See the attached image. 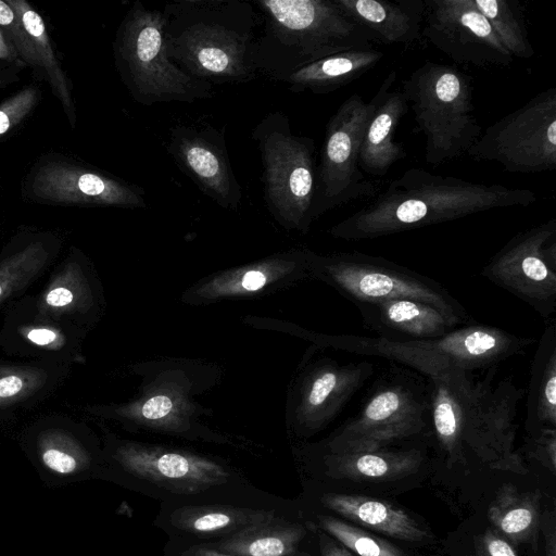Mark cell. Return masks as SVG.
<instances>
[{
    "label": "cell",
    "instance_id": "cb8c5ba5",
    "mask_svg": "<svg viewBox=\"0 0 556 556\" xmlns=\"http://www.w3.org/2000/svg\"><path fill=\"white\" fill-rule=\"evenodd\" d=\"M395 78L396 72H390L374 96L375 109L361 143L359 168L370 176L387 175L406 155L403 146L394 138L408 106L403 93L392 89Z\"/></svg>",
    "mask_w": 556,
    "mask_h": 556
},
{
    "label": "cell",
    "instance_id": "d6a6232c",
    "mask_svg": "<svg viewBox=\"0 0 556 556\" xmlns=\"http://www.w3.org/2000/svg\"><path fill=\"white\" fill-rule=\"evenodd\" d=\"M488 517L496 532L508 542L519 544L531 536L539 523L538 497L505 484L491 503Z\"/></svg>",
    "mask_w": 556,
    "mask_h": 556
},
{
    "label": "cell",
    "instance_id": "e575fe53",
    "mask_svg": "<svg viewBox=\"0 0 556 556\" xmlns=\"http://www.w3.org/2000/svg\"><path fill=\"white\" fill-rule=\"evenodd\" d=\"M321 523L345 548L358 556H406L384 539L341 520L327 517L323 518Z\"/></svg>",
    "mask_w": 556,
    "mask_h": 556
},
{
    "label": "cell",
    "instance_id": "5b68a950",
    "mask_svg": "<svg viewBox=\"0 0 556 556\" xmlns=\"http://www.w3.org/2000/svg\"><path fill=\"white\" fill-rule=\"evenodd\" d=\"M255 5L264 23L255 63L258 72L274 79L283 80L307 64L376 41L336 0H260Z\"/></svg>",
    "mask_w": 556,
    "mask_h": 556
},
{
    "label": "cell",
    "instance_id": "60d3db41",
    "mask_svg": "<svg viewBox=\"0 0 556 556\" xmlns=\"http://www.w3.org/2000/svg\"><path fill=\"white\" fill-rule=\"evenodd\" d=\"M22 66L0 62V92L21 79Z\"/></svg>",
    "mask_w": 556,
    "mask_h": 556
},
{
    "label": "cell",
    "instance_id": "7c38bea8",
    "mask_svg": "<svg viewBox=\"0 0 556 556\" xmlns=\"http://www.w3.org/2000/svg\"><path fill=\"white\" fill-rule=\"evenodd\" d=\"M24 201L52 206L146 208L144 191L60 152L40 155L21 184Z\"/></svg>",
    "mask_w": 556,
    "mask_h": 556
},
{
    "label": "cell",
    "instance_id": "44dd1931",
    "mask_svg": "<svg viewBox=\"0 0 556 556\" xmlns=\"http://www.w3.org/2000/svg\"><path fill=\"white\" fill-rule=\"evenodd\" d=\"M0 27L25 67L49 85L68 125L75 129L77 113L73 83L56 54L43 17L26 0H0Z\"/></svg>",
    "mask_w": 556,
    "mask_h": 556
},
{
    "label": "cell",
    "instance_id": "277c9868",
    "mask_svg": "<svg viewBox=\"0 0 556 556\" xmlns=\"http://www.w3.org/2000/svg\"><path fill=\"white\" fill-rule=\"evenodd\" d=\"M290 331L319 349H333L365 356H378L400 363L428 379L454 370L473 372L496 366L508 357L523 353L535 342L501 328L470 323L444 337L427 340L391 341L380 337L317 333L282 321Z\"/></svg>",
    "mask_w": 556,
    "mask_h": 556
},
{
    "label": "cell",
    "instance_id": "52a82bcc",
    "mask_svg": "<svg viewBox=\"0 0 556 556\" xmlns=\"http://www.w3.org/2000/svg\"><path fill=\"white\" fill-rule=\"evenodd\" d=\"M164 15L136 1L115 33L116 71L135 101L143 105L163 102L193 103L214 96L213 85L194 78L168 56Z\"/></svg>",
    "mask_w": 556,
    "mask_h": 556
},
{
    "label": "cell",
    "instance_id": "4dcf8cb0",
    "mask_svg": "<svg viewBox=\"0 0 556 556\" xmlns=\"http://www.w3.org/2000/svg\"><path fill=\"white\" fill-rule=\"evenodd\" d=\"M526 430L529 437L556 429V324L546 323L531 365L527 394Z\"/></svg>",
    "mask_w": 556,
    "mask_h": 556
},
{
    "label": "cell",
    "instance_id": "6da1fadb",
    "mask_svg": "<svg viewBox=\"0 0 556 556\" xmlns=\"http://www.w3.org/2000/svg\"><path fill=\"white\" fill-rule=\"evenodd\" d=\"M538 200L529 189L481 184L421 168L405 170L365 206L329 229L348 241L376 239Z\"/></svg>",
    "mask_w": 556,
    "mask_h": 556
},
{
    "label": "cell",
    "instance_id": "f35d334b",
    "mask_svg": "<svg viewBox=\"0 0 556 556\" xmlns=\"http://www.w3.org/2000/svg\"><path fill=\"white\" fill-rule=\"evenodd\" d=\"M283 552L285 545L277 538H262L249 546L251 556H281Z\"/></svg>",
    "mask_w": 556,
    "mask_h": 556
},
{
    "label": "cell",
    "instance_id": "ba28073f",
    "mask_svg": "<svg viewBox=\"0 0 556 556\" xmlns=\"http://www.w3.org/2000/svg\"><path fill=\"white\" fill-rule=\"evenodd\" d=\"M401 92L425 137L431 166L466 154L481 136L471 79L456 67L427 61L402 81Z\"/></svg>",
    "mask_w": 556,
    "mask_h": 556
},
{
    "label": "cell",
    "instance_id": "7a4b0ae2",
    "mask_svg": "<svg viewBox=\"0 0 556 556\" xmlns=\"http://www.w3.org/2000/svg\"><path fill=\"white\" fill-rule=\"evenodd\" d=\"M492 374L477 380L472 372L454 370L429 379L432 434L451 463L464 462L469 448L492 468L525 472L514 440L526 389L511 377L493 384Z\"/></svg>",
    "mask_w": 556,
    "mask_h": 556
},
{
    "label": "cell",
    "instance_id": "8d00e7d4",
    "mask_svg": "<svg viewBox=\"0 0 556 556\" xmlns=\"http://www.w3.org/2000/svg\"><path fill=\"white\" fill-rule=\"evenodd\" d=\"M529 453L552 472L556 469V429H543L539 434L529 437Z\"/></svg>",
    "mask_w": 556,
    "mask_h": 556
},
{
    "label": "cell",
    "instance_id": "f546056e",
    "mask_svg": "<svg viewBox=\"0 0 556 556\" xmlns=\"http://www.w3.org/2000/svg\"><path fill=\"white\" fill-rule=\"evenodd\" d=\"M384 56L374 47L336 53L307 64L282 81L292 92L330 93L372 70Z\"/></svg>",
    "mask_w": 556,
    "mask_h": 556
},
{
    "label": "cell",
    "instance_id": "d6986e66",
    "mask_svg": "<svg viewBox=\"0 0 556 556\" xmlns=\"http://www.w3.org/2000/svg\"><path fill=\"white\" fill-rule=\"evenodd\" d=\"M87 333L50 318L25 295L11 302L0 329V349L9 356L68 366L85 365L84 343Z\"/></svg>",
    "mask_w": 556,
    "mask_h": 556
},
{
    "label": "cell",
    "instance_id": "8fae6325",
    "mask_svg": "<svg viewBox=\"0 0 556 556\" xmlns=\"http://www.w3.org/2000/svg\"><path fill=\"white\" fill-rule=\"evenodd\" d=\"M311 274L354 304L414 299L433 306L456 327L473 321L442 285L384 257L357 251L314 252Z\"/></svg>",
    "mask_w": 556,
    "mask_h": 556
},
{
    "label": "cell",
    "instance_id": "ffe728a7",
    "mask_svg": "<svg viewBox=\"0 0 556 556\" xmlns=\"http://www.w3.org/2000/svg\"><path fill=\"white\" fill-rule=\"evenodd\" d=\"M31 296L38 312L87 334L101 320L106 306L92 261L75 245L53 267L40 292Z\"/></svg>",
    "mask_w": 556,
    "mask_h": 556
},
{
    "label": "cell",
    "instance_id": "603a6c76",
    "mask_svg": "<svg viewBox=\"0 0 556 556\" xmlns=\"http://www.w3.org/2000/svg\"><path fill=\"white\" fill-rule=\"evenodd\" d=\"M63 239L52 230L24 227L0 251V307L18 299L54 264Z\"/></svg>",
    "mask_w": 556,
    "mask_h": 556
},
{
    "label": "cell",
    "instance_id": "9a60e30c",
    "mask_svg": "<svg viewBox=\"0 0 556 556\" xmlns=\"http://www.w3.org/2000/svg\"><path fill=\"white\" fill-rule=\"evenodd\" d=\"M481 276L530 305L546 323L556 311V220L514 236Z\"/></svg>",
    "mask_w": 556,
    "mask_h": 556
},
{
    "label": "cell",
    "instance_id": "74e56055",
    "mask_svg": "<svg viewBox=\"0 0 556 556\" xmlns=\"http://www.w3.org/2000/svg\"><path fill=\"white\" fill-rule=\"evenodd\" d=\"M477 556H517V554L505 538L488 529L478 539Z\"/></svg>",
    "mask_w": 556,
    "mask_h": 556
},
{
    "label": "cell",
    "instance_id": "e0dca14e",
    "mask_svg": "<svg viewBox=\"0 0 556 556\" xmlns=\"http://www.w3.org/2000/svg\"><path fill=\"white\" fill-rule=\"evenodd\" d=\"M421 36L451 60L479 67L508 66L513 56L472 0H424Z\"/></svg>",
    "mask_w": 556,
    "mask_h": 556
},
{
    "label": "cell",
    "instance_id": "9c48e42d",
    "mask_svg": "<svg viewBox=\"0 0 556 556\" xmlns=\"http://www.w3.org/2000/svg\"><path fill=\"white\" fill-rule=\"evenodd\" d=\"M432 433L429 379L392 368L372 384L358 414L328 440L329 453L388 448Z\"/></svg>",
    "mask_w": 556,
    "mask_h": 556
},
{
    "label": "cell",
    "instance_id": "1f68e13d",
    "mask_svg": "<svg viewBox=\"0 0 556 556\" xmlns=\"http://www.w3.org/2000/svg\"><path fill=\"white\" fill-rule=\"evenodd\" d=\"M31 432L36 452L51 471L68 475L89 463V451L81 439L86 432L84 424L49 415L35 422Z\"/></svg>",
    "mask_w": 556,
    "mask_h": 556
},
{
    "label": "cell",
    "instance_id": "8992f818",
    "mask_svg": "<svg viewBox=\"0 0 556 556\" xmlns=\"http://www.w3.org/2000/svg\"><path fill=\"white\" fill-rule=\"evenodd\" d=\"M131 371L140 379L134 397L121 403L86 405L85 414L175 432L208 430L201 418L212 416V409L195 399L217 384L220 368L194 359H157L135 364Z\"/></svg>",
    "mask_w": 556,
    "mask_h": 556
},
{
    "label": "cell",
    "instance_id": "2e32d148",
    "mask_svg": "<svg viewBox=\"0 0 556 556\" xmlns=\"http://www.w3.org/2000/svg\"><path fill=\"white\" fill-rule=\"evenodd\" d=\"M375 371L369 362H340L307 351L289 386L286 402L288 426L313 434L329 425Z\"/></svg>",
    "mask_w": 556,
    "mask_h": 556
},
{
    "label": "cell",
    "instance_id": "d4e9b609",
    "mask_svg": "<svg viewBox=\"0 0 556 556\" xmlns=\"http://www.w3.org/2000/svg\"><path fill=\"white\" fill-rule=\"evenodd\" d=\"M355 305L364 327L391 341L438 339L457 328L440 311L414 299Z\"/></svg>",
    "mask_w": 556,
    "mask_h": 556
},
{
    "label": "cell",
    "instance_id": "4fadbf2b",
    "mask_svg": "<svg viewBox=\"0 0 556 556\" xmlns=\"http://www.w3.org/2000/svg\"><path fill=\"white\" fill-rule=\"evenodd\" d=\"M467 154L496 162L511 174L556 168V88L535 94L489 126Z\"/></svg>",
    "mask_w": 556,
    "mask_h": 556
},
{
    "label": "cell",
    "instance_id": "83f0119b",
    "mask_svg": "<svg viewBox=\"0 0 556 556\" xmlns=\"http://www.w3.org/2000/svg\"><path fill=\"white\" fill-rule=\"evenodd\" d=\"M330 471L355 482L395 481L416 473L425 462L417 447L329 453Z\"/></svg>",
    "mask_w": 556,
    "mask_h": 556
},
{
    "label": "cell",
    "instance_id": "484cf974",
    "mask_svg": "<svg viewBox=\"0 0 556 556\" xmlns=\"http://www.w3.org/2000/svg\"><path fill=\"white\" fill-rule=\"evenodd\" d=\"M341 10L386 45L410 46L421 37L424 0H336Z\"/></svg>",
    "mask_w": 556,
    "mask_h": 556
},
{
    "label": "cell",
    "instance_id": "ee69618b",
    "mask_svg": "<svg viewBox=\"0 0 556 556\" xmlns=\"http://www.w3.org/2000/svg\"><path fill=\"white\" fill-rule=\"evenodd\" d=\"M327 556H355V554L345 547L332 544L328 551Z\"/></svg>",
    "mask_w": 556,
    "mask_h": 556
},
{
    "label": "cell",
    "instance_id": "b9f144b4",
    "mask_svg": "<svg viewBox=\"0 0 556 556\" xmlns=\"http://www.w3.org/2000/svg\"><path fill=\"white\" fill-rule=\"evenodd\" d=\"M0 62H5L10 64H15L26 68L25 65L21 62L14 47L9 40L8 36L0 27Z\"/></svg>",
    "mask_w": 556,
    "mask_h": 556
},
{
    "label": "cell",
    "instance_id": "3957f363",
    "mask_svg": "<svg viewBox=\"0 0 556 556\" xmlns=\"http://www.w3.org/2000/svg\"><path fill=\"white\" fill-rule=\"evenodd\" d=\"M162 12L167 54L184 72L212 85L257 77L262 20L250 3L185 0L167 3Z\"/></svg>",
    "mask_w": 556,
    "mask_h": 556
},
{
    "label": "cell",
    "instance_id": "5bb4252c",
    "mask_svg": "<svg viewBox=\"0 0 556 556\" xmlns=\"http://www.w3.org/2000/svg\"><path fill=\"white\" fill-rule=\"evenodd\" d=\"M375 109L374 97L365 102L358 93L345 99L326 126L313 219L351 201L372 197L376 187L359 168V149Z\"/></svg>",
    "mask_w": 556,
    "mask_h": 556
},
{
    "label": "cell",
    "instance_id": "836d02e7",
    "mask_svg": "<svg viewBox=\"0 0 556 556\" xmlns=\"http://www.w3.org/2000/svg\"><path fill=\"white\" fill-rule=\"evenodd\" d=\"M513 58L530 59L534 49L528 38L522 10L516 0H472Z\"/></svg>",
    "mask_w": 556,
    "mask_h": 556
},
{
    "label": "cell",
    "instance_id": "f1b7e54d",
    "mask_svg": "<svg viewBox=\"0 0 556 556\" xmlns=\"http://www.w3.org/2000/svg\"><path fill=\"white\" fill-rule=\"evenodd\" d=\"M325 505L352 522L387 536L409 542L429 538L428 531L402 508L358 494H329Z\"/></svg>",
    "mask_w": 556,
    "mask_h": 556
},
{
    "label": "cell",
    "instance_id": "7bdbcfd3",
    "mask_svg": "<svg viewBox=\"0 0 556 556\" xmlns=\"http://www.w3.org/2000/svg\"><path fill=\"white\" fill-rule=\"evenodd\" d=\"M543 532L545 535V556H556V534H555V526L554 522H551L549 526L544 523Z\"/></svg>",
    "mask_w": 556,
    "mask_h": 556
},
{
    "label": "cell",
    "instance_id": "4316f807",
    "mask_svg": "<svg viewBox=\"0 0 556 556\" xmlns=\"http://www.w3.org/2000/svg\"><path fill=\"white\" fill-rule=\"evenodd\" d=\"M71 369L37 361L0 364V416L43 401L63 384Z\"/></svg>",
    "mask_w": 556,
    "mask_h": 556
},
{
    "label": "cell",
    "instance_id": "7402d4cb",
    "mask_svg": "<svg viewBox=\"0 0 556 556\" xmlns=\"http://www.w3.org/2000/svg\"><path fill=\"white\" fill-rule=\"evenodd\" d=\"M167 151L204 194L225 210L239 208L242 189L232 170L223 131L177 125L170 130Z\"/></svg>",
    "mask_w": 556,
    "mask_h": 556
},
{
    "label": "cell",
    "instance_id": "ab89813d",
    "mask_svg": "<svg viewBox=\"0 0 556 556\" xmlns=\"http://www.w3.org/2000/svg\"><path fill=\"white\" fill-rule=\"evenodd\" d=\"M230 518L222 513H212L198 518L194 521V528L199 531H213L227 526Z\"/></svg>",
    "mask_w": 556,
    "mask_h": 556
},
{
    "label": "cell",
    "instance_id": "30bf717a",
    "mask_svg": "<svg viewBox=\"0 0 556 556\" xmlns=\"http://www.w3.org/2000/svg\"><path fill=\"white\" fill-rule=\"evenodd\" d=\"M261 152L264 198L275 220L287 230L306 233L317 188L315 143L292 132L281 112L266 115L253 129Z\"/></svg>",
    "mask_w": 556,
    "mask_h": 556
},
{
    "label": "cell",
    "instance_id": "d590c367",
    "mask_svg": "<svg viewBox=\"0 0 556 556\" xmlns=\"http://www.w3.org/2000/svg\"><path fill=\"white\" fill-rule=\"evenodd\" d=\"M41 100L37 84H28L0 102V142L21 127L35 112Z\"/></svg>",
    "mask_w": 556,
    "mask_h": 556
},
{
    "label": "cell",
    "instance_id": "ac0fdd59",
    "mask_svg": "<svg viewBox=\"0 0 556 556\" xmlns=\"http://www.w3.org/2000/svg\"><path fill=\"white\" fill-rule=\"evenodd\" d=\"M313 253L307 248H294L211 274L187 288L180 301L198 306L225 300L254 298L288 288L302 280L312 279Z\"/></svg>",
    "mask_w": 556,
    "mask_h": 556
}]
</instances>
